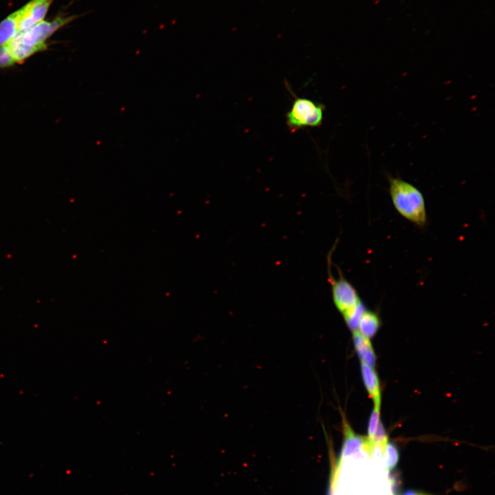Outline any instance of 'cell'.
Returning a JSON list of instances; mask_svg holds the SVG:
<instances>
[{
  "mask_svg": "<svg viewBox=\"0 0 495 495\" xmlns=\"http://www.w3.org/2000/svg\"><path fill=\"white\" fill-rule=\"evenodd\" d=\"M366 309L362 301L350 312L344 316L346 324L353 332L358 331L360 320Z\"/></svg>",
  "mask_w": 495,
  "mask_h": 495,
  "instance_id": "7c38bea8",
  "label": "cell"
},
{
  "mask_svg": "<svg viewBox=\"0 0 495 495\" xmlns=\"http://www.w3.org/2000/svg\"><path fill=\"white\" fill-rule=\"evenodd\" d=\"M53 0H32L20 10L19 31L25 30L43 21Z\"/></svg>",
  "mask_w": 495,
  "mask_h": 495,
  "instance_id": "8992f818",
  "label": "cell"
},
{
  "mask_svg": "<svg viewBox=\"0 0 495 495\" xmlns=\"http://www.w3.org/2000/svg\"><path fill=\"white\" fill-rule=\"evenodd\" d=\"M401 495H432L425 492L416 491V490H407L403 492Z\"/></svg>",
  "mask_w": 495,
  "mask_h": 495,
  "instance_id": "2e32d148",
  "label": "cell"
},
{
  "mask_svg": "<svg viewBox=\"0 0 495 495\" xmlns=\"http://www.w3.org/2000/svg\"><path fill=\"white\" fill-rule=\"evenodd\" d=\"M344 442L339 460L359 454L363 452L371 453L373 443L367 437L355 434L347 421L343 419Z\"/></svg>",
  "mask_w": 495,
  "mask_h": 495,
  "instance_id": "5b68a950",
  "label": "cell"
},
{
  "mask_svg": "<svg viewBox=\"0 0 495 495\" xmlns=\"http://www.w3.org/2000/svg\"><path fill=\"white\" fill-rule=\"evenodd\" d=\"M19 32V13L13 12L0 23V47L6 45Z\"/></svg>",
  "mask_w": 495,
  "mask_h": 495,
  "instance_id": "9c48e42d",
  "label": "cell"
},
{
  "mask_svg": "<svg viewBox=\"0 0 495 495\" xmlns=\"http://www.w3.org/2000/svg\"><path fill=\"white\" fill-rule=\"evenodd\" d=\"M391 200L396 210L405 219L417 226L427 222L424 196L411 184L398 177H388Z\"/></svg>",
  "mask_w": 495,
  "mask_h": 495,
  "instance_id": "7a4b0ae2",
  "label": "cell"
},
{
  "mask_svg": "<svg viewBox=\"0 0 495 495\" xmlns=\"http://www.w3.org/2000/svg\"><path fill=\"white\" fill-rule=\"evenodd\" d=\"M387 441L388 436L386 434V430L382 422L380 421L373 439V443H377L381 446H385Z\"/></svg>",
  "mask_w": 495,
  "mask_h": 495,
  "instance_id": "9a60e30c",
  "label": "cell"
},
{
  "mask_svg": "<svg viewBox=\"0 0 495 495\" xmlns=\"http://www.w3.org/2000/svg\"><path fill=\"white\" fill-rule=\"evenodd\" d=\"M78 17L77 15L58 16L53 21H41L30 28L19 31L7 44L15 63L46 49L45 41L58 29Z\"/></svg>",
  "mask_w": 495,
  "mask_h": 495,
  "instance_id": "6da1fadb",
  "label": "cell"
},
{
  "mask_svg": "<svg viewBox=\"0 0 495 495\" xmlns=\"http://www.w3.org/2000/svg\"><path fill=\"white\" fill-rule=\"evenodd\" d=\"M380 326L378 316L371 311L365 310L358 327V331L365 337L370 338L376 334Z\"/></svg>",
  "mask_w": 495,
  "mask_h": 495,
  "instance_id": "30bf717a",
  "label": "cell"
},
{
  "mask_svg": "<svg viewBox=\"0 0 495 495\" xmlns=\"http://www.w3.org/2000/svg\"><path fill=\"white\" fill-rule=\"evenodd\" d=\"M324 106L305 98L295 97L286 115V123L292 131L320 126L324 118Z\"/></svg>",
  "mask_w": 495,
  "mask_h": 495,
  "instance_id": "3957f363",
  "label": "cell"
},
{
  "mask_svg": "<svg viewBox=\"0 0 495 495\" xmlns=\"http://www.w3.org/2000/svg\"><path fill=\"white\" fill-rule=\"evenodd\" d=\"M15 63L8 46L5 45L0 47V68L11 67Z\"/></svg>",
  "mask_w": 495,
  "mask_h": 495,
  "instance_id": "5bb4252c",
  "label": "cell"
},
{
  "mask_svg": "<svg viewBox=\"0 0 495 495\" xmlns=\"http://www.w3.org/2000/svg\"><path fill=\"white\" fill-rule=\"evenodd\" d=\"M331 286L334 303L343 316L361 302L355 289L342 276Z\"/></svg>",
  "mask_w": 495,
  "mask_h": 495,
  "instance_id": "277c9868",
  "label": "cell"
},
{
  "mask_svg": "<svg viewBox=\"0 0 495 495\" xmlns=\"http://www.w3.org/2000/svg\"><path fill=\"white\" fill-rule=\"evenodd\" d=\"M380 421V408H374L369 419L367 437L372 443Z\"/></svg>",
  "mask_w": 495,
  "mask_h": 495,
  "instance_id": "4fadbf2b",
  "label": "cell"
},
{
  "mask_svg": "<svg viewBox=\"0 0 495 495\" xmlns=\"http://www.w3.org/2000/svg\"><path fill=\"white\" fill-rule=\"evenodd\" d=\"M383 459L388 470H392L397 465L399 459V453L397 446L393 443L388 441L386 443L384 448Z\"/></svg>",
  "mask_w": 495,
  "mask_h": 495,
  "instance_id": "8fae6325",
  "label": "cell"
},
{
  "mask_svg": "<svg viewBox=\"0 0 495 495\" xmlns=\"http://www.w3.org/2000/svg\"><path fill=\"white\" fill-rule=\"evenodd\" d=\"M361 372L365 387L373 399L375 408H380L381 394L379 379L373 367L361 362Z\"/></svg>",
  "mask_w": 495,
  "mask_h": 495,
  "instance_id": "52a82bcc",
  "label": "cell"
},
{
  "mask_svg": "<svg viewBox=\"0 0 495 495\" xmlns=\"http://www.w3.org/2000/svg\"><path fill=\"white\" fill-rule=\"evenodd\" d=\"M353 336L355 348L361 362L373 367L376 357L369 338L363 336L359 331H353Z\"/></svg>",
  "mask_w": 495,
  "mask_h": 495,
  "instance_id": "ba28073f",
  "label": "cell"
}]
</instances>
